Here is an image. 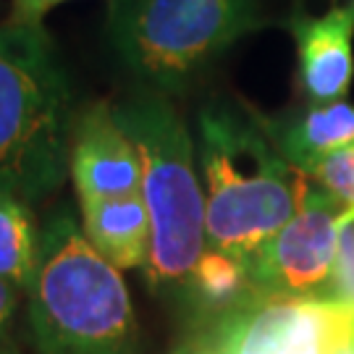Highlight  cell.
Here are the masks:
<instances>
[{
  "instance_id": "6da1fadb",
  "label": "cell",
  "mask_w": 354,
  "mask_h": 354,
  "mask_svg": "<svg viewBox=\"0 0 354 354\" xmlns=\"http://www.w3.org/2000/svg\"><path fill=\"white\" fill-rule=\"evenodd\" d=\"M197 160L207 244L241 266L297 215L313 184L283 158L266 118L228 100L207 102L197 115Z\"/></svg>"
},
{
  "instance_id": "7a4b0ae2",
  "label": "cell",
  "mask_w": 354,
  "mask_h": 354,
  "mask_svg": "<svg viewBox=\"0 0 354 354\" xmlns=\"http://www.w3.org/2000/svg\"><path fill=\"white\" fill-rule=\"evenodd\" d=\"M71 102L61 53L42 24L0 26V189L32 205L64 184Z\"/></svg>"
},
{
  "instance_id": "3957f363",
  "label": "cell",
  "mask_w": 354,
  "mask_h": 354,
  "mask_svg": "<svg viewBox=\"0 0 354 354\" xmlns=\"http://www.w3.org/2000/svg\"><path fill=\"white\" fill-rule=\"evenodd\" d=\"M26 294L39 354L137 352L127 283L68 213L53 215L39 231L37 268Z\"/></svg>"
},
{
  "instance_id": "277c9868",
  "label": "cell",
  "mask_w": 354,
  "mask_h": 354,
  "mask_svg": "<svg viewBox=\"0 0 354 354\" xmlns=\"http://www.w3.org/2000/svg\"><path fill=\"white\" fill-rule=\"evenodd\" d=\"M113 115L142 160V200L152 223L150 260L142 270L152 289H187L210 247L189 129L163 92H142L115 105Z\"/></svg>"
},
{
  "instance_id": "5b68a950",
  "label": "cell",
  "mask_w": 354,
  "mask_h": 354,
  "mask_svg": "<svg viewBox=\"0 0 354 354\" xmlns=\"http://www.w3.org/2000/svg\"><path fill=\"white\" fill-rule=\"evenodd\" d=\"M257 24V0H113L108 32L129 71L168 92Z\"/></svg>"
},
{
  "instance_id": "8992f818",
  "label": "cell",
  "mask_w": 354,
  "mask_h": 354,
  "mask_svg": "<svg viewBox=\"0 0 354 354\" xmlns=\"http://www.w3.org/2000/svg\"><path fill=\"white\" fill-rule=\"evenodd\" d=\"M354 320V304L252 291L215 315L200 342L205 354H333Z\"/></svg>"
},
{
  "instance_id": "52a82bcc",
  "label": "cell",
  "mask_w": 354,
  "mask_h": 354,
  "mask_svg": "<svg viewBox=\"0 0 354 354\" xmlns=\"http://www.w3.org/2000/svg\"><path fill=\"white\" fill-rule=\"evenodd\" d=\"M344 205L315 181L297 215L250 257L247 273L257 294L328 299Z\"/></svg>"
},
{
  "instance_id": "ba28073f",
  "label": "cell",
  "mask_w": 354,
  "mask_h": 354,
  "mask_svg": "<svg viewBox=\"0 0 354 354\" xmlns=\"http://www.w3.org/2000/svg\"><path fill=\"white\" fill-rule=\"evenodd\" d=\"M68 174L79 200L142 194V160L115 121L113 108L97 102L74 121Z\"/></svg>"
},
{
  "instance_id": "9c48e42d",
  "label": "cell",
  "mask_w": 354,
  "mask_h": 354,
  "mask_svg": "<svg viewBox=\"0 0 354 354\" xmlns=\"http://www.w3.org/2000/svg\"><path fill=\"white\" fill-rule=\"evenodd\" d=\"M289 29L297 42L299 84L307 100H344L354 74V3L323 16H294Z\"/></svg>"
},
{
  "instance_id": "30bf717a",
  "label": "cell",
  "mask_w": 354,
  "mask_h": 354,
  "mask_svg": "<svg viewBox=\"0 0 354 354\" xmlns=\"http://www.w3.org/2000/svg\"><path fill=\"white\" fill-rule=\"evenodd\" d=\"M84 236L118 270L145 268L150 260L152 223L142 194L82 200Z\"/></svg>"
},
{
  "instance_id": "8fae6325",
  "label": "cell",
  "mask_w": 354,
  "mask_h": 354,
  "mask_svg": "<svg viewBox=\"0 0 354 354\" xmlns=\"http://www.w3.org/2000/svg\"><path fill=\"white\" fill-rule=\"evenodd\" d=\"M266 124L283 158L307 174L317 160L354 142V105L346 100L313 102L302 113L281 121L266 118Z\"/></svg>"
},
{
  "instance_id": "7c38bea8",
  "label": "cell",
  "mask_w": 354,
  "mask_h": 354,
  "mask_svg": "<svg viewBox=\"0 0 354 354\" xmlns=\"http://www.w3.org/2000/svg\"><path fill=\"white\" fill-rule=\"evenodd\" d=\"M39 234L29 205L0 189V279L16 291H26L37 268Z\"/></svg>"
},
{
  "instance_id": "4fadbf2b",
  "label": "cell",
  "mask_w": 354,
  "mask_h": 354,
  "mask_svg": "<svg viewBox=\"0 0 354 354\" xmlns=\"http://www.w3.org/2000/svg\"><path fill=\"white\" fill-rule=\"evenodd\" d=\"M187 291L203 310L221 315L234 304H239L241 299H247L254 289L250 283L247 266L207 247V252L200 257V263L192 273Z\"/></svg>"
},
{
  "instance_id": "5bb4252c",
  "label": "cell",
  "mask_w": 354,
  "mask_h": 354,
  "mask_svg": "<svg viewBox=\"0 0 354 354\" xmlns=\"http://www.w3.org/2000/svg\"><path fill=\"white\" fill-rule=\"evenodd\" d=\"M307 176L328 194H333L344 205V213L354 218V142L317 160L307 171Z\"/></svg>"
},
{
  "instance_id": "9a60e30c",
  "label": "cell",
  "mask_w": 354,
  "mask_h": 354,
  "mask_svg": "<svg viewBox=\"0 0 354 354\" xmlns=\"http://www.w3.org/2000/svg\"><path fill=\"white\" fill-rule=\"evenodd\" d=\"M328 299L354 304V218H349L346 213H344L342 231H339V247H336Z\"/></svg>"
},
{
  "instance_id": "2e32d148",
  "label": "cell",
  "mask_w": 354,
  "mask_h": 354,
  "mask_svg": "<svg viewBox=\"0 0 354 354\" xmlns=\"http://www.w3.org/2000/svg\"><path fill=\"white\" fill-rule=\"evenodd\" d=\"M66 0H13V19L26 24H42V16Z\"/></svg>"
},
{
  "instance_id": "e0dca14e",
  "label": "cell",
  "mask_w": 354,
  "mask_h": 354,
  "mask_svg": "<svg viewBox=\"0 0 354 354\" xmlns=\"http://www.w3.org/2000/svg\"><path fill=\"white\" fill-rule=\"evenodd\" d=\"M16 299H19V291L13 289L8 281L0 279V344H3V336H6V330L11 326Z\"/></svg>"
},
{
  "instance_id": "ac0fdd59",
  "label": "cell",
  "mask_w": 354,
  "mask_h": 354,
  "mask_svg": "<svg viewBox=\"0 0 354 354\" xmlns=\"http://www.w3.org/2000/svg\"><path fill=\"white\" fill-rule=\"evenodd\" d=\"M333 354H354V320H352V326L346 328L342 344L336 346V352H333Z\"/></svg>"
},
{
  "instance_id": "d6986e66",
  "label": "cell",
  "mask_w": 354,
  "mask_h": 354,
  "mask_svg": "<svg viewBox=\"0 0 354 354\" xmlns=\"http://www.w3.org/2000/svg\"><path fill=\"white\" fill-rule=\"evenodd\" d=\"M184 354H205V352L200 349V346H189V349H187Z\"/></svg>"
}]
</instances>
